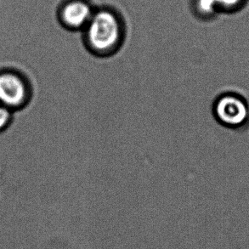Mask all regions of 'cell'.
Segmentation results:
<instances>
[{
	"label": "cell",
	"instance_id": "cell-1",
	"mask_svg": "<svg viewBox=\"0 0 249 249\" xmlns=\"http://www.w3.org/2000/svg\"><path fill=\"white\" fill-rule=\"evenodd\" d=\"M212 114L224 128L236 132L249 129V91L243 88L227 87L216 95Z\"/></svg>",
	"mask_w": 249,
	"mask_h": 249
},
{
	"label": "cell",
	"instance_id": "cell-6",
	"mask_svg": "<svg viewBox=\"0 0 249 249\" xmlns=\"http://www.w3.org/2000/svg\"><path fill=\"white\" fill-rule=\"evenodd\" d=\"M218 9L233 10L242 6L244 0H213Z\"/></svg>",
	"mask_w": 249,
	"mask_h": 249
},
{
	"label": "cell",
	"instance_id": "cell-4",
	"mask_svg": "<svg viewBox=\"0 0 249 249\" xmlns=\"http://www.w3.org/2000/svg\"><path fill=\"white\" fill-rule=\"evenodd\" d=\"M61 17L66 26L72 29H78L91 20L90 7L82 1H73L64 7Z\"/></svg>",
	"mask_w": 249,
	"mask_h": 249
},
{
	"label": "cell",
	"instance_id": "cell-2",
	"mask_svg": "<svg viewBox=\"0 0 249 249\" xmlns=\"http://www.w3.org/2000/svg\"><path fill=\"white\" fill-rule=\"evenodd\" d=\"M121 44V27L113 14L101 11L91 17L86 33V46L92 54L97 57H110L119 50Z\"/></svg>",
	"mask_w": 249,
	"mask_h": 249
},
{
	"label": "cell",
	"instance_id": "cell-7",
	"mask_svg": "<svg viewBox=\"0 0 249 249\" xmlns=\"http://www.w3.org/2000/svg\"><path fill=\"white\" fill-rule=\"evenodd\" d=\"M197 8L201 13L207 15V16L214 13L215 10L218 9L216 6L215 3L213 2V0H198Z\"/></svg>",
	"mask_w": 249,
	"mask_h": 249
},
{
	"label": "cell",
	"instance_id": "cell-5",
	"mask_svg": "<svg viewBox=\"0 0 249 249\" xmlns=\"http://www.w3.org/2000/svg\"><path fill=\"white\" fill-rule=\"evenodd\" d=\"M13 120V111L0 105V133L6 130Z\"/></svg>",
	"mask_w": 249,
	"mask_h": 249
},
{
	"label": "cell",
	"instance_id": "cell-3",
	"mask_svg": "<svg viewBox=\"0 0 249 249\" xmlns=\"http://www.w3.org/2000/svg\"><path fill=\"white\" fill-rule=\"evenodd\" d=\"M32 93L27 77L11 69L0 71V105L13 111L20 110L29 103Z\"/></svg>",
	"mask_w": 249,
	"mask_h": 249
}]
</instances>
